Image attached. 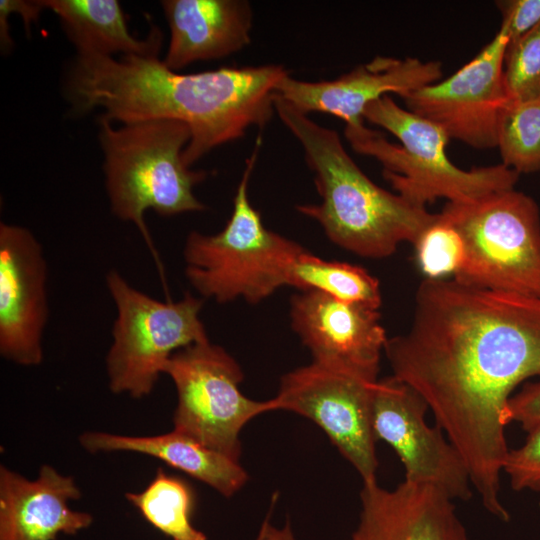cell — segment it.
Segmentation results:
<instances>
[{"label": "cell", "mask_w": 540, "mask_h": 540, "mask_svg": "<svg viewBox=\"0 0 540 540\" xmlns=\"http://www.w3.org/2000/svg\"><path fill=\"white\" fill-rule=\"evenodd\" d=\"M384 353L460 453L483 507L508 521L507 407L520 383L540 376V298L424 278L409 329L388 338Z\"/></svg>", "instance_id": "obj_1"}, {"label": "cell", "mask_w": 540, "mask_h": 540, "mask_svg": "<svg viewBox=\"0 0 540 540\" xmlns=\"http://www.w3.org/2000/svg\"><path fill=\"white\" fill-rule=\"evenodd\" d=\"M287 75L274 64L183 74L158 57L76 55L64 89L75 112L100 107V118L109 122L185 123L191 138L182 158L190 167L251 127L264 128L275 111L277 85Z\"/></svg>", "instance_id": "obj_2"}, {"label": "cell", "mask_w": 540, "mask_h": 540, "mask_svg": "<svg viewBox=\"0 0 540 540\" xmlns=\"http://www.w3.org/2000/svg\"><path fill=\"white\" fill-rule=\"evenodd\" d=\"M274 107L303 147L321 197L319 204L296 208L316 220L333 243L363 257L385 258L403 242L414 244L437 219L438 213L375 184L347 153L335 130L314 122L277 95Z\"/></svg>", "instance_id": "obj_3"}, {"label": "cell", "mask_w": 540, "mask_h": 540, "mask_svg": "<svg viewBox=\"0 0 540 540\" xmlns=\"http://www.w3.org/2000/svg\"><path fill=\"white\" fill-rule=\"evenodd\" d=\"M363 119L390 132L400 145L364 123L345 126L352 149L376 159L383 177L399 195L425 207L439 198L447 202L470 201L487 194L513 189L520 174L497 164L471 170L457 167L448 157L450 138L432 121L400 107L388 95L370 103Z\"/></svg>", "instance_id": "obj_4"}, {"label": "cell", "mask_w": 540, "mask_h": 540, "mask_svg": "<svg viewBox=\"0 0 540 540\" xmlns=\"http://www.w3.org/2000/svg\"><path fill=\"white\" fill-rule=\"evenodd\" d=\"M99 142L104 154L105 185L112 213L133 223L152 252L144 213L161 216L203 211L193 193L208 172L191 170L182 154L191 138L189 127L178 120L155 119L123 124L99 118Z\"/></svg>", "instance_id": "obj_5"}, {"label": "cell", "mask_w": 540, "mask_h": 540, "mask_svg": "<svg viewBox=\"0 0 540 540\" xmlns=\"http://www.w3.org/2000/svg\"><path fill=\"white\" fill-rule=\"evenodd\" d=\"M262 138L258 136L238 184L233 211L217 234L192 231L183 255L185 274L204 297L218 303L243 298L257 303L282 286H290L291 272L305 249L269 229L250 203L248 184Z\"/></svg>", "instance_id": "obj_6"}, {"label": "cell", "mask_w": 540, "mask_h": 540, "mask_svg": "<svg viewBox=\"0 0 540 540\" xmlns=\"http://www.w3.org/2000/svg\"><path fill=\"white\" fill-rule=\"evenodd\" d=\"M461 234L466 285L540 298V211L530 196L508 189L440 212Z\"/></svg>", "instance_id": "obj_7"}, {"label": "cell", "mask_w": 540, "mask_h": 540, "mask_svg": "<svg viewBox=\"0 0 540 540\" xmlns=\"http://www.w3.org/2000/svg\"><path fill=\"white\" fill-rule=\"evenodd\" d=\"M106 285L117 311L106 356L109 388L140 399L151 393L176 351L209 340L199 317L203 300L189 293L178 301L154 299L116 270L108 272Z\"/></svg>", "instance_id": "obj_8"}, {"label": "cell", "mask_w": 540, "mask_h": 540, "mask_svg": "<svg viewBox=\"0 0 540 540\" xmlns=\"http://www.w3.org/2000/svg\"><path fill=\"white\" fill-rule=\"evenodd\" d=\"M163 373L177 392L173 429L236 461L243 427L258 415L277 410L274 398L257 401L242 394L239 364L209 340L176 351Z\"/></svg>", "instance_id": "obj_9"}, {"label": "cell", "mask_w": 540, "mask_h": 540, "mask_svg": "<svg viewBox=\"0 0 540 540\" xmlns=\"http://www.w3.org/2000/svg\"><path fill=\"white\" fill-rule=\"evenodd\" d=\"M377 381L312 362L283 375L274 400L277 410L297 413L318 425L363 482H371L378 469L372 428Z\"/></svg>", "instance_id": "obj_10"}, {"label": "cell", "mask_w": 540, "mask_h": 540, "mask_svg": "<svg viewBox=\"0 0 540 540\" xmlns=\"http://www.w3.org/2000/svg\"><path fill=\"white\" fill-rule=\"evenodd\" d=\"M508 42L501 24L491 41L455 73L401 97L406 109L441 127L450 139L475 149L497 148L499 122L510 104L503 82Z\"/></svg>", "instance_id": "obj_11"}, {"label": "cell", "mask_w": 540, "mask_h": 540, "mask_svg": "<svg viewBox=\"0 0 540 540\" xmlns=\"http://www.w3.org/2000/svg\"><path fill=\"white\" fill-rule=\"evenodd\" d=\"M423 397L393 375L378 379L372 399V428L399 457L405 481L434 486L452 500L473 495L468 469L444 432L427 424Z\"/></svg>", "instance_id": "obj_12"}, {"label": "cell", "mask_w": 540, "mask_h": 540, "mask_svg": "<svg viewBox=\"0 0 540 540\" xmlns=\"http://www.w3.org/2000/svg\"><path fill=\"white\" fill-rule=\"evenodd\" d=\"M47 264L27 228L0 223V353L16 364L43 360L48 319Z\"/></svg>", "instance_id": "obj_13"}, {"label": "cell", "mask_w": 540, "mask_h": 540, "mask_svg": "<svg viewBox=\"0 0 540 540\" xmlns=\"http://www.w3.org/2000/svg\"><path fill=\"white\" fill-rule=\"evenodd\" d=\"M291 325L313 362L378 380L387 336L378 310L340 302L317 291L291 299Z\"/></svg>", "instance_id": "obj_14"}, {"label": "cell", "mask_w": 540, "mask_h": 540, "mask_svg": "<svg viewBox=\"0 0 540 540\" xmlns=\"http://www.w3.org/2000/svg\"><path fill=\"white\" fill-rule=\"evenodd\" d=\"M437 60L377 56L370 62L330 81L308 82L285 76L276 95L308 114L323 112L340 118L345 126L364 123L363 112L375 100L395 93L400 97L441 80Z\"/></svg>", "instance_id": "obj_15"}, {"label": "cell", "mask_w": 540, "mask_h": 540, "mask_svg": "<svg viewBox=\"0 0 540 540\" xmlns=\"http://www.w3.org/2000/svg\"><path fill=\"white\" fill-rule=\"evenodd\" d=\"M350 540H469L454 500L440 489L403 481L393 489L363 482Z\"/></svg>", "instance_id": "obj_16"}, {"label": "cell", "mask_w": 540, "mask_h": 540, "mask_svg": "<svg viewBox=\"0 0 540 540\" xmlns=\"http://www.w3.org/2000/svg\"><path fill=\"white\" fill-rule=\"evenodd\" d=\"M80 497L74 479L50 465H42L35 479L1 465L0 540H56L79 533L93 523L90 513L70 508Z\"/></svg>", "instance_id": "obj_17"}, {"label": "cell", "mask_w": 540, "mask_h": 540, "mask_svg": "<svg viewBox=\"0 0 540 540\" xmlns=\"http://www.w3.org/2000/svg\"><path fill=\"white\" fill-rule=\"evenodd\" d=\"M160 4L170 31L162 61L173 71L222 59L251 41L253 12L248 1L164 0Z\"/></svg>", "instance_id": "obj_18"}, {"label": "cell", "mask_w": 540, "mask_h": 540, "mask_svg": "<svg viewBox=\"0 0 540 540\" xmlns=\"http://www.w3.org/2000/svg\"><path fill=\"white\" fill-rule=\"evenodd\" d=\"M79 442L90 453L124 451L157 458L227 498L237 493L248 480V474L239 461L174 429L155 436L88 431L80 435Z\"/></svg>", "instance_id": "obj_19"}, {"label": "cell", "mask_w": 540, "mask_h": 540, "mask_svg": "<svg viewBox=\"0 0 540 540\" xmlns=\"http://www.w3.org/2000/svg\"><path fill=\"white\" fill-rule=\"evenodd\" d=\"M54 12L77 55H136L158 57L162 33L152 27L139 39L129 32L127 19L117 0H43Z\"/></svg>", "instance_id": "obj_20"}, {"label": "cell", "mask_w": 540, "mask_h": 540, "mask_svg": "<svg viewBox=\"0 0 540 540\" xmlns=\"http://www.w3.org/2000/svg\"><path fill=\"white\" fill-rule=\"evenodd\" d=\"M143 518L172 540H208L194 527L195 493L191 485L159 468L140 492L125 494Z\"/></svg>", "instance_id": "obj_21"}, {"label": "cell", "mask_w": 540, "mask_h": 540, "mask_svg": "<svg viewBox=\"0 0 540 540\" xmlns=\"http://www.w3.org/2000/svg\"><path fill=\"white\" fill-rule=\"evenodd\" d=\"M290 286L317 291L340 302L378 310L382 303L378 280L363 267L323 260L306 250L296 259Z\"/></svg>", "instance_id": "obj_22"}, {"label": "cell", "mask_w": 540, "mask_h": 540, "mask_svg": "<svg viewBox=\"0 0 540 540\" xmlns=\"http://www.w3.org/2000/svg\"><path fill=\"white\" fill-rule=\"evenodd\" d=\"M497 148L518 174L540 171V99L510 103L502 113Z\"/></svg>", "instance_id": "obj_23"}, {"label": "cell", "mask_w": 540, "mask_h": 540, "mask_svg": "<svg viewBox=\"0 0 540 540\" xmlns=\"http://www.w3.org/2000/svg\"><path fill=\"white\" fill-rule=\"evenodd\" d=\"M413 246L417 265L425 278L455 277L464 265V240L441 213L420 234Z\"/></svg>", "instance_id": "obj_24"}, {"label": "cell", "mask_w": 540, "mask_h": 540, "mask_svg": "<svg viewBox=\"0 0 540 540\" xmlns=\"http://www.w3.org/2000/svg\"><path fill=\"white\" fill-rule=\"evenodd\" d=\"M503 82L510 103L540 99V24L508 42L503 60Z\"/></svg>", "instance_id": "obj_25"}, {"label": "cell", "mask_w": 540, "mask_h": 540, "mask_svg": "<svg viewBox=\"0 0 540 540\" xmlns=\"http://www.w3.org/2000/svg\"><path fill=\"white\" fill-rule=\"evenodd\" d=\"M503 471L515 491L540 492V426L528 432L521 447L509 450Z\"/></svg>", "instance_id": "obj_26"}, {"label": "cell", "mask_w": 540, "mask_h": 540, "mask_svg": "<svg viewBox=\"0 0 540 540\" xmlns=\"http://www.w3.org/2000/svg\"><path fill=\"white\" fill-rule=\"evenodd\" d=\"M509 42L522 37L540 24V0L497 1Z\"/></svg>", "instance_id": "obj_27"}, {"label": "cell", "mask_w": 540, "mask_h": 540, "mask_svg": "<svg viewBox=\"0 0 540 540\" xmlns=\"http://www.w3.org/2000/svg\"><path fill=\"white\" fill-rule=\"evenodd\" d=\"M507 418L509 423H518L527 433L540 426V381L524 384L510 397Z\"/></svg>", "instance_id": "obj_28"}, {"label": "cell", "mask_w": 540, "mask_h": 540, "mask_svg": "<svg viewBox=\"0 0 540 540\" xmlns=\"http://www.w3.org/2000/svg\"><path fill=\"white\" fill-rule=\"evenodd\" d=\"M0 9L9 14L18 13L27 35H30L31 24L39 20L41 11L46 8L43 0H0Z\"/></svg>", "instance_id": "obj_29"}, {"label": "cell", "mask_w": 540, "mask_h": 540, "mask_svg": "<svg viewBox=\"0 0 540 540\" xmlns=\"http://www.w3.org/2000/svg\"><path fill=\"white\" fill-rule=\"evenodd\" d=\"M267 540H296L293 531L287 522L283 527L276 528L269 522L266 532Z\"/></svg>", "instance_id": "obj_30"}, {"label": "cell", "mask_w": 540, "mask_h": 540, "mask_svg": "<svg viewBox=\"0 0 540 540\" xmlns=\"http://www.w3.org/2000/svg\"><path fill=\"white\" fill-rule=\"evenodd\" d=\"M268 524H269V517H267L263 521L255 540H267L266 539V532H267Z\"/></svg>", "instance_id": "obj_31"}]
</instances>
